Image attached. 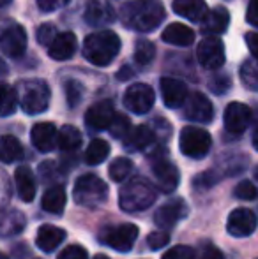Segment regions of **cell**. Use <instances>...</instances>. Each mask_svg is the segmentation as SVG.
Wrapping results in <instances>:
<instances>
[{
    "mask_svg": "<svg viewBox=\"0 0 258 259\" xmlns=\"http://www.w3.org/2000/svg\"><path fill=\"white\" fill-rule=\"evenodd\" d=\"M165 6L161 0H129L122 6L121 20L129 30L152 32L165 21Z\"/></svg>",
    "mask_w": 258,
    "mask_h": 259,
    "instance_id": "obj_1",
    "label": "cell"
},
{
    "mask_svg": "<svg viewBox=\"0 0 258 259\" xmlns=\"http://www.w3.org/2000/svg\"><path fill=\"white\" fill-rule=\"evenodd\" d=\"M121 52V39L115 32L103 30L90 34L83 41V57L97 67L110 65Z\"/></svg>",
    "mask_w": 258,
    "mask_h": 259,
    "instance_id": "obj_2",
    "label": "cell"
},
{
    "mask_svg": "<svg viewBox=\"0 0 258 259\" xmlns=\"http://www.w3.org/2000/svg\"><path fill=\"white\" fill-rule=\"evenodd\" d=\"M156 187L143 177H134L126 182L124 187L119 192V205L124 211L134 213V211L147 210L156 201Z\"/></svg>",
    "mask_w": 258,
    "mask_h": 259,
    "instance_id": "obj_3",
    "label": "cell"
},
{
    "mask_svg": "<svg viewBox=\"0 0 258 259\" xmlns=\"http://www.w3.org/2000/svg\"><path fill=\"white\" fill-rule=\"evenodd\" d=\"M16 94L18 103L21 104V109L27 115L45 113L52 99L50 87L43 79H21L16 87Z\"/></svg>",
    "mask_w": 258,
    "mask_h": 259,
    "instance_id": "obj_4",
    "label": "cell"
},
{
    "mask_svg": "<svg viewBox=\"0 0 258 259\" xmlns=\"http://www.w3.org/2000/svg\"><path fill=\"white\" fill-rule=\"evenodd\" d=\"M72 199L76 205L85 208H96L108 199V187L97 175H82L75 182L72 187Z\"/></svg>",
    "mask_w": 258,
    "mask_h": 259,
    "instance_id": "obj_5",
    "label": "cell"
},
{
    "mask_svg": "<svg viewBox=\"0 0 258 259\" xmlns=\"http://www.w3.org/2000/svg\"><path fill=\"white\" fill-rule=\"evenodd\" d=\"M179 147L180 152L190 159H202L209 154L210 147H212V138L205 129L188 125L180 131Z\"/></svg>",
    "mask_w": 258,
    "mask_h": 259,
    "instance_id": "obj_6",
    "label": "cell"
},
{
    "mask_svg": "<svg viewBox=\"0 0 258 259\" xmlns=\"http://www.w3.org/2000/svg\"><path fill=\"white\" fill-rule=\"evenodd\" d=\"M99 242L112 247L117 252H129L138 238V228L134 224L106 226L99 231Z\"/></svg>",
    "mask_w": 258,
    "mask_h": 259,
    "instance_id": "obj_7",
    "label": "cell"
},
{
    "mask_svg": "<svg viewBox=\"0 0 258 259\" xmlns=\"http://www.w3.org/2000/svg\"><path fill=\"white\" fill-rule=\"evenodd\" d=\"M156 101L154 90L145 83H134L124 94V106L134 115H145L152 109Z\"/></svg>",
    "mask_w": 258,
    "mask_h": 259,
    "instance_id": "obj_8",
    "label": "cell"
},
{
    "mask_svg": "<svg viewBox=\"0 0 258 259\" xmlns=\"http://www.w3.org/2000/svg\"><path fill=\"white\" fill-rule=\"evenodd\" d=\"M27 50V32L21 25L11 23L0 34V52L11 58H20Z\"/></svg>",
    "mask_w": 258,
    "mask_h": 259,
    "instance_id": "obj_9",
    "label": "cell"
},
{
    "mask_svg": "<svg viewBox=\"0 0 258 259\" xmlns=\"http://www.w3.org/2000/svg\"><path fill=\"white\" fill-rule=\"evenodd\" d=\"M152 164V175H154L156 187L161 192H173L179 185V169L173 162L165 157H154Z\"/></svg>",
    "mask_w": 258,
    "mask_h": 259,
    "instance_id": "obj_10",
    "label": "cell"
},
{
    "mask_svg": "<svg viewBox=\"0 0 258 259\" xmlns=\"http://www.w3.org/2000/svg\"><path fill=\"white\" fill-rule=\"evenodd\" d=\"M188 213H190V208H188L186 201L180 199V198H177V199H172V201H168L166 205L159 206L158 210H156L154 222H156L158 228H161L166 231V229L173 228L179 221L186 219Z\"/></svg>",
    "mask_w": 258,
    "mask_h": 259,
    "instance_id": "obj_11",
    "label": "cell"
},
{
    "mask_svg": "<svg viewBox=\"0 0 258 259\" xmlns=\"http://www.w3.org/2000/svg\"><path fill=\"white\" fill-rule=\"evenodd\" d=\"M196 57L202 67L205 69H219L225 64V46L217 37H207L198 45Z\"/></svg>",
    "mask_w": 258,
    "mask_h": 259,
    "instance_id": "obj_12",
    "label": "cell"
},
{
    "mask_svg": "<svg viewBox=\"0 0 258 259\" xmlns=\"http://www.w3.org/2000/svg\"><path fill=\"white\" fill-rule=\"evenodd\" d=\"M184 116L191 122L198 123H209L214 118V108L212 103L207 99L203 94L195 92L188 97V101L184 103Z\"/></svg>",
    "mask_w": 258,
    "mask_h": 259,
    "instance_id": "obj_13",
    "label": "cell"
},
{
    "mask_svg": "<svg viewBox=\"0 0 258 259\" xmlns=\"http://www.w3.org/2000/svg\"><path fill=\"white\" fill-rule=\"evenodd\" d=\"M115 108L112 101H101L97 104H92L87 109L85 123L90 131H104L110 129L112 122L115 118Z\"/></svg>",
    "mask_w": 258,
    "mask_h": 259,
    "instance_id": "obj_14",
    "label": "cell"
},
{
    "mask_svg": "<svg viewBox=\"0 0 258 259\" xmlns=\"http://www.w3.org/2000/svg\"><path fill=\"white\" fill-rule=\"evenodd\" d=\"M251 109L242 103H230L225 109V129L230 134H242L251 123Z\"/></svg>",
    "mask_w": 258,
    "mask_h": 259,
    "instance_id": "obj_15",
    "label": "cell"
},
{
    "mask_svg": "<svg viewBox=\"0 0 258 259\" xmlns=\"http://www.w3.org/2000/svg\"><path fill=\"white\" fill-rule=\"evenodd\" d=\"M227 229L235 238L249 236V235H253V231L256 229V217L248 208H235V210L228 215Z\"/></svg>",
    "mask_w": 258,
    "mask_h": 259,
    "instance_id": "obj_16",
    "label": "cell"
},
{
    "mask_svg": "<svg viewBox=\"0 0 258 259\" xmlns=\"http://www.w3.org/2000/svg\"><path fill=\"white\" fill-rule=\"evenodd\" d=\"M30 140L32 145L38 148L39 152H52L55 147H59V131L53 123L41 122L35 123L30 131Z\"/></svg>",
    "mask_w": 258,
    "mask_h": 259,
    "instance_id": "obj_17",
    "label": "cell"
},
{
    "mask_svg": "<svg viewBox=\"0 0 258 259\" xmlns=\"http://www.w3.org/2000/svg\"><path fill=\"white\" fill-rule=\"evenodd\" d=\"M115 9L106 0H89L85 6V21L92 27H104L114 23Z\"/></svg>",
    "mask_w": 258,
    "mask_h": 259,
    "instance_id": "obj_18",
    "label": "cell"
},
{
    "mask_svg": "<svg viewBox=\"0 0 258 259\" xmlns=\"http://www.w3.org/2000/svg\"><path fill=\"white\" fill-rule=\"evenodd\" d=\"M161 96H163V103H165L168 108H180L184 103L188 101V87L184 81L175 78H161Z\"/></svg>",
    "mask_w": 258,
    "mask_h": 259,
    "instance_id": "obj_19",
    "label": "cell"
},
{
    "mask_svg": "<svg viewBox=\"0 0 258 259\" xmlns=\"http://www.w3.org/2000/svg\"><path fill=\"white\" fill-rule=\"evenodd\" d=\"M78 48V41H76V35L72 32H62L55 37V41L48 46V55L53 60H69L72 55L76 53Z\"/></svg>",
    "mask_w": 258,
    "mask_h": 259,
    "instance_id": "obj_20",
    "label": "cell"
},
{
    "mask_svg": "<svg viewBox=\"0 0 258 259\" xmlns=\"http://www.w3.org/2000/svg\"><path fill=\"white\" fill-rule=\"evenodd\" d=\"M156 140V133L152 131V127L149 125H138L134 129H131V133L126 136L124 140V148L129 152H140L145 148L152 147Z\"/></svg>",
    "mask_w": 258,
    "mask_h": 259,
    "instance_id": "obj_21",
    "label": "cell"
},
{
    "mask_svg": "<svg viewBox=\"0 0 258 259\" xmlns=\"http://www.w3.org/2000/svg\"><path fill=\"white\" fill-rule=\"evenodd\" d=\"M65 238V231L62 228H57L52 224H45L39 228L38 236H35V243L43 252H53Z\"/></svg>",
    "mask_w": 258,
    "mask_h": 259,
    "instance_id": "obj_22",
    "label": "cell"
},
{
    "mask_svg": "<svg viewBox=\"0 0 258 259\" xmlns=\"http://www.w3.org/2000/svg\"><path fill=\"white\" fill-rule=\"evenodd\" d=\"M172 9L190 21H203L209 13L205 0H173Z\"/></svg>",
    "mask_w": 258,
    "mask_h": 259,
    "instance_id": "obj_23",
    "label": "cell"
},
{
    "mask_svg": "<svg viewBox=\"0 0 258 259\" xmlns=\"http://www.w3.org/2000/svg\"><path fill=\"white\" fill-rule=\"evenodd\" d=\"M14 184L16 192L23 201L30 203L35 198V178L28 166H20L14 171Z\"/></svg>",
    "mask_w": 258,
    "mask_h": 259,
    "instance_id": "obj_24",
    "label": "cell"
},
{
    "mask_svg": "<svg viewBox=\"0 0 258 259\" xmlns=\"http://www.w3.org/2000/svg\"><path fill=\"white\" fill-rule=\"evenodd\" d=\"M228 23H230V14L225 7H214L212 11H209L203 20L202 32L203 34H214L219 35L223 32H227Z\"/></svg>",
    "mask_w": 258,
    "mask_h": 259,
    "instance_id": "obj_25",
    "label": "cell"
},
{
    "mask_svg": "<svg viewBox=\"0 0 258 259\" xmlns=\"http://www.w3.org/2000/svg\"><path fill=\"white\" fill-rule=\"evenodd\" d=\"M161 39L173 46H190L195 41V32L188 25L182 23H170L163 30Z\"/></svg>",
    "mask_w": 258,
    "mask_h": 259,
    "instance_id": "obj_26",
    "label": "cell"
},
{
    "mask_svg": "<svg viewBox=\"0 0 258 259\" xmlns=\"http://www.w3.org/2000/svg\"><path fill=\"white\" fill-rule=\"evenodd\" d=\"M25 215L20 210H7L0 213V236H13L23 231Z\"/></svg>",
    "mask_w": 258,
    "mask_h": 259,
    "instance_id": "obj_27",
    "label": "cell"
},
{
    "mask_svg": "<svg viewBox=\"0 0 258 259\" xmlns=\"http://www.w3.org/2000/svg\"><path fill=\"white\" fill-rule=\"evenodd\" d=\"M65 201H67V198H65V191L62 187H59V185H53V187H50L48 191L45 192L41 206H43V210L48 211V213L59 215L64 211Z\"/></svg>",
    "mask_w": 258,
    "mask_h": 259,
    "instance_id": "obj_28",
    "label": "cell"
},
{
    "mask_svg": "<svg viewBox=\"0 0 258 259\" xmlns=\"http://www.w3.org/2000/svg\"><path fill=\"white\" fill-rule=\"evenodd\" d=\"M23 147L14 136H0V160L6 164L16 162L23 157Z\"/></svg>",
    "mask_w": 258,
    "mask_h": 259,
    "instance_id": "obj_29",
    "label": "cell"
},
{
    "mask_svg": "<svg viewBox=\"0 0 258 259\" xmlns=\"http://www.w3.org/2000/svg\"><path fill=\"white\" fill-rule=\"evenodd\" d=\"M108 154H110V145H108L106 141L92 140L89 143V147H87L83 159H85V162L89 164V166H97V164L106 160Z\"/></svg>",
    "mask_w": 258,
    "mask_h": 259,
    "instance_id": "obj_30",
    "label": "cell"
},
{
    "mask_svg": "<svg viewBox=\"0 0 258 259\" xmlns=\"http://www.w3.org/2000/svg\"><path fill=\"white\" fill-rule=\"evenodd\" d=\"M82 145V133L75 125H64L59 131V148L62 152H75Z\"/></svg>",
    "mask_w": 258,
    "mask_h": 259,
    "instance_id": "obj_31",
    "label": "cell"
},
{
    "mask_svg": "<svg viewBox=\"0 0 258 259\" xmlns=\"http://www.w3.org/2000/svg\"><path fill=\"white\" fill-rule=\"evenodd\" d=\"M18 106V94L16 89L0 83V116H9L16 111Z\"/></svg>",
    "mask_w": 258,
    "mask_h": 259,
    "instance_id": "obj_32",
    "label": "cell"
},
{
    "mask_svg": "<svg viewBox=\"0 0 258 259\" xmlns=\"http://www.w3.org/2000/svg\"><path fill=\"white\" fill-rule=\"evenodd\" d=\"M241 81L246 89L258 90V60H246L241 67Z\"/></svg>",
    "mask_w": 258,
    "mask_h": 259,
    "instance_id": "obj_33",
    "label": "cell"
},
{
    "mask_svg": "<svg viewBox=\"0 0 258 259\" xmlns=\"http://www.w3.org/2000/svg\"><path fill=\"white\" fill-rule=\"evenodd\" d=\"M131 171H133V162L129 159H126V157H117L108 167V175H110V178L114 182L126 180L131 175Z\"/></svg>",
    "mask_w": 258,
    "mask_h": 259,
    "instance_id": "obj_34",
    "label": "cell"
},
{
    "mask_svg": "<svg viewBox=\"0 0 258 259\" xmlns=\"http://www.w3.org/2000/svg\"><path fill=\"white\" fill-rule=\"evenodd\" d=\"M156 57V46L147 39H140L134 45V60L140 65H147L154 60Z\"/></svg>",
    "mask_w": 258,
    "mask_h": 259,
    "instance_id": "obj_35",
    "label": "cell"
},
{
    "mask_svg": "<svg viewBox=\"0 0 258 259\" xmlns=\"http://www.w3.org/2000/svg\"><path fill=\"white\" fill-rule=\"evenodd\" d=\"M64 90L67 106L69 108H76L83 97V85L80 81H76V79H69V81H65Z\"/></svg>",
    "mask_w": 258,
    "mask_h": 259,
    "instance_id": "obj_36",
    "label": "cell"
},
{
    "mask_svg": "<svg viewBox=\"0 0 258 259\" xmlns=\"http://www.w3.org/2000/svg\"><path fill=\"white\" fill-rule=\"evenodd\" d=\"M108 131H110L112 136L117 138V140H126V136H128V134L131 133L129 118L126 115H119V113H117Z\"/></svg>",
    "mask_w": 258,
    "mask_h": 259,
    "instance_id": "obj_37",
    "label": "cell"
},
{
    "mask_svg": "<svg viewBox=\"0 0 258 259\" xmlns=\"http://www.w3.org/2000/svg\"><path fill=\"white\" fill-rule=\"evenodd\" d=\"M38 42L43 46H50L53 41H55V37L59 35V32H57V27L53 23H43L41 27L38 28Z\"/></svg>",
    "mask_w": 258,
    "mask_h": 259,
    "instance_id": "obj_38",
    "label": "cell"
},
{
    "mask_svg": "<svg viewBox=\"0 0 258 259\" xmlns=\"http://www.w3.org/2000/svg\"><path fill=\"white\" fill-rule=\"evenodd\" d=\"M234 196H235V198H239V199H244V201H251V199H255L258 196V191H256V187L251 184V182L244 180V182H241L237 187H235Z\"/></svg>",
    "mask_w": 258,
    "mask_h": 259,
    "instance_id": "obj_39",
    "label": "cell"
},
{
    "mask_svg": "<svg viewBox=\"0 0 258 259\" xmlns=\"http://www.w3.org/2000/svg\"><path fill=\"white\" fill-rule=\"evenodd\" d=\"M196 254L191 247L188 245H177L168 249L165 254H163V259H195Z\"/></svg>",
    "mask_w": 258,
    "mask_h": 259,
    "instance_id": "obj_40",
    "label": "cell"
},
{
    "mask_svg": "<svg viewBox=\"0 0 258 259\" xmlns=\"http://www.w3.org/2000/svg\"><path fill=\"white\" fill-rule=\"evenodd\" d=\"M170 242V233L165 231V229H159V231H154L147 236V243L152 250L163 249L165 245H168Z\"/></svg>",
    "mask_w": 258,
    "mask_h": 259,
    "instance_id": "obj_41",
    "label": "cell"
},
{
    "mask_svg": "<svg viewBox=\"0 0 258 259\" xmlns=\"http://www.w3.org/2000/svg\"><path fill=\"white\" fill-rule=\"evenodd\" d=\"M230 87H232V81H230V78H228L227 74L214 76V78L210 79V83H209V89L212 90L214 94H217V96H223V94H227L228 90H230Z\"/></svg>",
    "mask_w": 258,
    "mask_h": 259,
    "instance_id": "obj_42",
    "label": "cell"
},
{
    "mask_svg": "<svg viewBox=\"0 0 258 259\" xmlns=\"http://www.w3.org/2000/svg\"><path fill=\"white\" fill-rule=\"evenodd\" d=\"M217 180L219 178H217V175L214 171H205V173H202L200 177L195 178V185L198 189H210Z\"/></svg>",
    "mask_w": 258,
    "mask_h": 259,
    "instance_id": "obj_43",
    "label": "cell"
},
{
    "mask_svg": "<svg viewBox=\"0 0 258 259\" xmlns=\"http://www.w3.org/2000/svg\"><path fill=\"white\" fill-rule=\"evenodd\" d=\"M59 259H87V250L82 245H69L60 252Z\"/></svg>",
    "mask_w": 258,
    "mask_h": 259,
    "instance_id": "obj_44",
    "label": "cell"
},
{
    "mask_svg": "<svg viewBox=\"0 0 258 259\" xmlns=\"http://www.w3.org/2000/svg\"><path fill=\"white\" fill-rule=\"evenodd\" d=\"M69 2H71V0H38V7L43 13H53V11L62 9Z\"/></svg>",
    "mask_w": 258,
    "mask_h": 259,
    "instance_id": "obj_45",
    "label": "cell"
},
{
    "mask_svg": "<svg viewBox=\"0 0 258 259\" xmlns=\"http://www.w3.org/2000/svg\"><path fill=\"white\" fill-rule=\"evenodd\" d=\"M198 259H225L223 256V252H221L217 247H214V245H205L202 249V252H200V256Z\"/></svg>",
    "mask_w": 258,
    "mask_h": 259,
    "instance_id": "obj_46",
    "label": "cell"
},
{
    "mask_svg": "<svg viewBox=\"0 0 258 259\" xmlns=\"http://www.w3.org/2000/svg\"><path fill=\"white\" fill-rule=\"evenodd\" d=\"M246 20L249 25L258 27V0H249L248 11H246Z\"/></svg>",
    "mask_w": 258,
    "mask_h": 259,
    "instance_id": "obj_47",
    "label": "cell"
},
{
    "mask_svg": "<svg viewBox=\"0 0 258 259\" xmlns=\"http://www.w3.org/2000/svg\"><path fill=\"white\" fill-rule=\"evenodd\" d=\"M244 39H246V45H248L249 52L253 53L255 60H258V34H255V32H248Z\"/></svg>",
    "mask_w": 258,
    "mask_h": 259,
    "instance_id": "obj_48",
    "label": "cell"
},
{
    "mask_svg": "<svg viewBox=\"0 0 258 259\" xmlns=\"http://www.w3.org/2000/svg\"><path fill=\"white\" fill-rule=\"evenodd\" d=\"M4 171H0V206L7 201V196H9V184H7L6 177H4Z\"/></svg>",
    "mask_w": 258,
    "mask_h": 259,
    "instance_id": "obj_49",
    "label": "cell"
},
{
    "mask_svg": "<svg viewBox=\"0 0 258 259\" xmlns=\"http://www.w3.org/2000/svg\"><path fill=\"white\" fill-rule=\"evenodd\" d=\"M124 76H126V78H129V76H133V72H131L129 71V69H128V65H126V67L124 69H122V71L121 72H119V74H117V78H124Z\"/></svg>",
    "mask_w": 258,
    "mask_h": 259,
    "instance_id": "obj_50",
    "label": "cell"
},
{
    "mask_svg": "<svg viewBox=\"0 0 258 259\" xmlns=\"http://www.w3.org/2000/svg\"><path fill=\"white\" fill-rule=\"evenodd\" d=\"M6 74H7V65H6V62L0 58V78H2V76H6Z\"/></svg>",
    "mask_w": 258,
    "mask_h": 259,
    "instance_id": "obj_51",
    "label": "cell"
},
{
    "mask_svg": "<svg viewBox=\"0 0 258 259\" xmlns=\"http://www.w3.org/2000/svg\"><path fill=\"white\" fill-rule=\"evenodd\" d=\"M253 147H255V150L258 152V127L255 129V133H253Z\"/></svg>",
    "mask_w": 258,
    "mask_h": 259,
    "instance_id": "obj_52",
    "label": "cell"
},
{
    "mask_svg": "<svg viewBox=\"0 0 258 259\" xmlns=\"http://www.w3.org/2000/svg\"><path fill=\"white\" fill-rule=\"evenodd\" d=\"M11 2H13V0H0V11H2L4 7H7V6H9Z\"/></svg>",
    "mask_w": 258,
    "mask_h": 259,
    "instance_id": "obj_53",
    "label": "cell"
},
{
    "mask_svg": "<svg viewBox=\"0 0 258 259\" xmlns=\"http://www.w3.org/2000/svg\"><path fill=\"white\" fill-rule=\"evenodd\" d=\"M94 259H110V257H108V256H104V254H97V256L94 257Z\"/></svg>",
    "mask_w": 258,
    "mask_h": 259,
    "instance_id": "obj_54",
    "label": "cell"
},
{
    "mask_svg": "<svg viewBox=\"0 0 258 259\" xmlns=\"http://www.w3.org/2000/svg\"><path fill=\"white\" fill-rule=\"evenodd\" d=\"M0 259H9V257H6V256H4L2 252H0Z\"/></svg>",
    "mask_w": 258,
    "mask_h": 259,
    "instance_id": "obj_55",
    "label": "cell"
},
{
    "mask_svg": "<svg viewBox=\"0 0 258 259\" xmlns=\"http://www.w3.org/2000/svg\"><path fill=\"white\" fill-rule=\"evenodd\" d=\"M256 177H258V175H256Z\"/></svg>",
    "mask_w": 258,
    "mask_h": 259,
    "instance_id": "obj_56",
    "label": "cell"
},
{
    "mask_svg": "<svg viewBox=\"0 0 258 259\" xmlns=\"http://www.w3.org/2000/svg\"><path fill=\"white\" fill-rule=\"evenodd\" d=\"M35 259H38V257H35Z\"/></svg>",
    "mask_w": 258,
    "mask_h": 259,
    "instance_id": "obj_57",
    "label": "cell"
}]
</instances>
